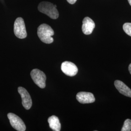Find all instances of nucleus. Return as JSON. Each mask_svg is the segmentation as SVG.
Here are the masks:
<instances>
[{"label":"nucleus","mask_w":131,"mask_h":131,"mask_svg":"<svg viewBox=\"0 0 131 131\" xmlns=\"http://www.w3.org/2000/svg\"><path fill=\"white\" fill-rule=\"evenodd\" d=\"M54 31L50 26L47 24H41L38 28V35L42 42L46 44H51L53 42L52 36Z\"/></svg>","instance_id":"f257e3e1"},{"label":"nucleus","mask_w":131,"mask_h":131,"mask_svg":"<svg viewBox=\"0 0 131 131\" xmlns=\"http://www.w3.org/2000/svg\"><path fill=\"white\" fill-rule=\"evenodd\" d=\"M38 10L52 19H56L59 17V12L56 7L50 2H42L40 3L38 5Z\"/></svg>","instance_id":"f03ea898"},{"label":"nucleus","mask_w":131,"mask_h":131,"mask_svg":"<svg viewBox=\"0 0 131 131\" xmlns=\"http://www.w3.org/2000/svg\"><path fill=\"white\" fill-rule=\"evenodd\" d=\"M14 32L15 36L20 39H24L27 37L25 25L22 18L16 19L14 25Z\"/></svg>","instance_id":"7ed1b4c3"},{"label":"nucleus","mask_w":131,"mask_h":131,"mask_svg":"<svg viewBox=\"0 0 131 131\" xmlns=\"http://www.w3.org/2000/svg\"><path fill=\"white\" fill-rule=\"evenodd\" d=\"M31 76L34 83L41 89L46 86V76L45 73L38 69H34L31 72Z\"/></svg>","instance_id":"20e7f679"},{"label":"nucleus","mask_w":131,"mask_h":131,"mask_svg":"<svg viewBox=\"0 0 131 131\" xmlns=\"http://www.w3.org/2000/svg\"><path fill=\"white\" fill-rule=\"evenodd\" d=\"M7 117L12 127L18 131H25L26 126L23 121L15 114L9 113L7 114Z\"/></svg>","instance_id":"39448f33"},{"label":"nucleus","mask_w":131,"mask_h":131,"mask_svg":"<svg viewBox=\"0 0 131 131\" xmlns=\"http://www.w3.org/2000/svg\"><path fill=\"white\" fill-rule=\"evenodd\" d=\"M61 70L66 75L69 76H74L78 72V68L75 64L71 62L65 61L61 65Z\"/></svg>","instance_id":"423d86ee"},{"label":"nucleus","mask_w":131,"mask_h":131,"mask_svg":"<svg viewBox=\"0 0 131 131\" xmlns=\"http://www.w3.org/2000/svg\"><path fill=\"white\" fill-rule=\"evenodd\" d=\"M18 92L22 99V104L25 109H30L32 105V101L31 97L26 89L23 87H19Z\"/></svg>","instance_id":"0eeeda50"},{"label":"nucleus","mask_w":131,"mask_h":131,"mask_svg":"<svg viewBox=\"0 0 131 131\" xmlns=\"http://www.w3.org/2000/svg\"><path fill=\"white\" fill-rule=\"evenodd\" d=\"M76 99L79 103L83 104L93 103L95 101L93 94L86 92H80L78 93L76 95Z\"/></svg>","instance_id":"6e6552de"},{"label":"nucleus","mask_w":131,"mask_h":131,"mask_svg":"<svg viewBox=\"0 0 131 131\" xmlns=\"http://www.w3.org/2000/svg\"><path fill=\"white\" fill-rule=\"evenodd\" d=\"M95 27V24L93 20L89 17H85L83 20L82 31L83 33L89 35L92 33Z\"/></svg>","instance_id":"1a4fd4ad"},{"label":"nucleus","mask_w":131,"mask_h":131,"mask_svg":"<svg viewBox=\"0 0 131 131\" xmlns=\"http://www.w3.org/2000/svg\"><path fill=\"white\" fill-rule=\"evenodd\" d=\"M116 88L119 93L131 98V89L121 81L116 80L114 83Z\"/></svg>","instance_id":"9d476101"},{"label":"nucleus","mask_w":131,"mask_h":131,"mask_svg":"<svg viewBox=\"0 0 131 131\" xmlns=\"http://www.w3.org/2000/svg\"><path fill=\"white\" fill-rule=\"evenodd\" d=\"M48 122L50 127L53 131H60L61 130V124L57 117L52 116L48 118Z\"/></svg>","instance_id":"9b49d317"},{"label":"nucleus","mask_w":131,"mask_h":131,"mask_svg":"<svg viewBox=\"0 0 131 131\" xmlns=\"http://www.w3.org/2000/svg\"><path fill=\"white\" fill-rule=\"evenodd\" d=\"M131 130V120L127 119L125 121L123 126L122 128V131H130Z\"/></svg>","instance_id":"f8f14e48"},{"label":"nucleus","mask_w":131,"mask_h":131,"mask_svg":"<svg viewBox=\"0 0 131 131\" xmlns=\"http://www.w3.org/2000/svg\"><path fill=\"white\" fill-rule=\"evenodd\" d=\"M123 29L124 32L128 35L131 37V23H125L123 25Z\"/></svg>","instance_id":"ddd939ff"},{"label":"nucleus","mask_w":131,"mask_h":131,"mask_svg":"<svg viewBox=\"0 0 131 131\" xmlns=\"http://www.w3.org/2000/svg\"><path fill=\"white\" fill-rule=\"evenodd\" d=\"M67 1L69 3H70V4H72V5L75 4L76 2L77 1V0H67Z\"/></svg>","instance_id":"4468645a"},{"label":"nucleus","mask_w":131,"mask_h":131,"mask_svg":"<svg viewBox=\"0 0 131 131\" xmlns=\"http://www.w3.org/2000/svg\"><path fill=\"white\" fill-rule=\"evenodd\" d=\"M128 70H129V72H130V74H131V63L129 66Z\"/></svg>","instance_id":"2eb2a0df"},{"label":"nucleus","mask_w":131,"mask_h":131,"mask_svg":"<svg viewBox=\"0 0 131 131\" xmlns=\"http://www.w3.org/2000/svg\"><path fill=\"white\" fill-rule=\"evenodd\" d=\"M128 2H129V4H130L131 6V0H128Z\"/></svg>","instance_id":"dca6fc26"}]
</instances>
